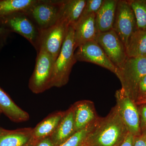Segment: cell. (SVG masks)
Returning a JSON list of instances; mask_svg holds the SVG:
<instances>
[{"instance_id": "19", "label": "cell", "mask_w": 146, "mask_h": 146, "mask_svg": "<svg viewBox=\"0 0 146 146\" xmlns=\"http://www.w3.org/2000/svg\"><path fill=\"white\" fill-rule=\"evenodd\" d=\"M128 57H146V30L137 29L129 36L125 46Z\"/></svg>"}, {"instance_id": "26", "label": "cell", "mask_w": 146, "mask_h": 146, "mask_svg": "<svg viewBox=\"0 0 146 146\" xmlns=\"http://www.w3.org/2000/svg\"><path fill=\"white\" fill-rule=\"evenodd\" d=\"M146 99V75L141 80L138 85L136 103Z\"/></svg>"}, {"instance_id": "3", "label": "cell", "mask_w": 146, "mask_h": 146, "mask_svg": "<svg viewBox=\"0 0 146 146\" xmlns=\"http://www.w3.org/2000/svg\"><path fill=\"white\" fill-rule=\"evenodd\" d=\"M146 75V57H128L116 76L126 95L136 102L139 84Z\"/></svg>"}, {"instance_id": "21", "label": "cell", "mask_w": 146, "mask_h": 146, "mask_svg": "<svg viewBox=\"0 0 146 146\" xmlns=\"http://www.w3.org/2000/svg\"><path fill=\"white\" fill-rule=\"evenodd\" d=\"M37 0H2L0 1V17L13 13L27 12Z\"/></svg>"}, {"instance_id": "6", "label": "cell", "mask_w": 146, "mask_h": 146, "mask_svg": "<svg viewBox=\"0 0 146 146\" xmlns=\"http://www.w3.org/2000/svg\"><path fill=\"white\" fill-rule=\"evenodd\" d=\"M112 29L125 47L129 36L138 29L135 14L128 1L118 0Z\"/></svg>"}, {"instance_id": "31", "label": "cell", "mask_w": 146, "mask_h": 146, "mask_svg": "<svg viewBox=\"0 0 146 146\" xmlns=\"http://www.w3.org/2000/svg\"><path fill=\"white\" fill-rule=\"evenodd\" d=\"M25 146H34V143H31L28 144V145H27Z\"/></svg>"}, {"instance_id": "8", "label": "cell", "mask_w": 146, "mask_h": 146, "mask_svg": "<svg viewBox=\"0 0 146 146\" xmlns=\"http://www.w3.org/2000/svg\"><path fill=\"white\" fill-rule=\"evenodd\" d=\"M96 41L110 61L118 69L121 68L128 56L125 46L116 33L113 29L99 33Z\"/></svg>"}, {"instance_id": "27", "label": "cell", "mask_w": 146, "mask_h": 146, "mask_svg": "<svg viewBox=\"0 0 146 146\" xmlns=\"http://www.w3.org/2000/svg\"><path fill=\"white\" fill-rule=\"evenodd\" d=\"M34 144V146H56L53 142L50 136L36 141Z\"/></svg>"}, {"instance_id": "29", "label": "cell", "mask_w": 146, "mask_h": 146, "mask_svg": "<svg viewBox=\"0 0 146 146\" xmlns=\"http://www.w3.org/2000/svg\"><path fill=\"white\" fill-rule=\"evenodd\" d=\"M134 136L131 133H129L125 140L119 146H133Z\"/></svg>"}, {"instance_id": "30", "label": "cell", "mask_w": 146, "mask_h": 146, "mask_svg": "<svg viewBox=\"0 0 146 146\" xmlns=\"http://www.w3.org/2000/svg\"><path fill=\"white\" fill-rule=\"evenodd\" d=\"M137 105L141 104H146V99L143 100L141 101L138 102L136 103Z\"/></svg>"}, {"instance_id": "2", "label": "cell", "mask_w": 146, "mask_h": 146, "mask_svg": "<svg viewBox=\"0 0 146 146\" xmlns=\"http://www.w3.org/2000/svg\"><path fill=\"white\" fill-rule=\"evenodd\" d=\"M75 50L74 29L70 25L60 52L54 64L51 88L62 87L68 83L72 68L77 61L75 57Z\"/></svg>"}, {"instance_id": "7", "label": "cell", "mask_w": 146, "mask_h": 146, "mask_svg": "<svg viewBox=\"0 0 146 146\" xmlns=\"http://www.w3.org/2000/svg\"><path fill=\"white\" fill-rule=\"evenodd\" d=\"M116 106L129 132L133 136L141 134L138 105L121 89L116 91Z\"/></svg>"}, {"instance_id": "22", "label": "cell", "mask_w": 146, "mask_h": 146, "mask_svg": "<svg viewBox=\"0 0 146 146\" xmlns=\"http://www.w3.org/2000/svg\"><path fill=\"white\" fill-rule=\"evenodd\" d=\"M136 18L138 29L146 30V0L128 1Z\"/></svg>"}, {"instance_id": "24", "label": "cell", "mask_w": 146, "mask_h": 146, "mask_svg": "<svg viewBox=\"0 0 146 146\" xmlns=\"http://www.w3.org/2000/svg\"><path fill=\"white\" fill-rule=\"evenodd\" d=\"M104 0H87L80 16V18H85L93 14H96L102 6Z\"/></svg>"}, {"instance_id": "11", "label": "cell", "mask_w": 146, "mask_h": 146, "mask_svg": "<svg viewBox=\"0 0 146 146\" xmlns=\"http://www.w3.org/2000/svg\"><path fill=\"white\" fill-rule=\"evenodd\" d=\"M77 61L89 62L106 68L117 74L118 69L110 61L96 40L78 47L74 52Z\"/></svg>"}, {"instance_id": "10", "label": "cell", "mask_w": 146, "mask_h": 146, "mask_svg": "<svg viewBox=\"0 0 146 146\" xmlns=\"http://www.w3.org/2000/svg\"><path fill=\"white\" fill-rule=\"evenodd\" d=\"M69 26L66 21L59 18L52 26L42 31L40 48H44L54 61L60 52Z\"/></svg>"}, {"instance_id": "28", "label": "cell", "mask_w": 146, "mask_h": 146, "mask_svg": "<svg viewBox=\"0 0 146 146\" xmlns=\"http://www.w3.org/2000/svg\"><path fill=\"white\" fill-rule=\"evenodd\" d=\"M133 146H146L145 133H142L140 136H134Z\"/></svg>"}, {"instance_id": "12", "label": "cell", "mask_w": 146, "mask_h": 146, "mask_svg": "<svg viewBox=\"0 0 146 146\" xmlns=\"http://www.w3.org/2000/svg\"><path fill=\"white\" fill-rule=\"evenodd\" d=\"M96 14L78 20L74 26L75 49L89 41L96 40L99 32L96 23Z\"/></svg>"}, {"instance_id": "14", "label": "cell", "mask_w": 146, "mask_h": 146, "mask_svg": "<svg viewBox=\"0 0 146 146\" xmlns=\"http://www.w3.org/2000/svg\"><path fill=\"white\" fill-rule=\"evenodd\" d=\"M76 132L72 105L69 109L64 111V115L59 124L50 137L56 145L59 146Z\"/></svg>"}, {"instance_id": "32", "label": "cell", "mask_w": 146, "mask_h": 146, "mask_svg": "<svg viewBox=\"0 0 146 146\" xmlns=\"http://www.w3.org/2000/svg\"><path fill=\"white\" fill-rule=\"evenodd\" d=\"M2 31V29L0 28V33H1Z\"/></svg>"}, {"instance_id": "23", "label": "cell", "mask_w": 146, "mask_h": 146, "mask_svg": "<svg viewBox=\"0 0 146 146\" xmlns=\"http://www.w3.org/2000/svg\"><path fill=\"white\" fill-rule=\"evenodd\" d=\"M97 120L83 129L76 131L72 137L59 146H84L86 136L94 127Z\"/></svg>"}, {"instance_id": "18", "label": "cell", "mask_w": 146, "mask_h": 146, "mask_svg": "<svg viewBox=\"0 0 146 146\" xmlns=\"http://www.w3.org/2000/svg\"><path fill=\"white\" fill-rule=\"evenodd\" d=\"M0 110L11 120L15 122L26 121L29 119L28 113L17 106L1 87Z\"/></svg>"}, {"instance_id": "4", "label": "cell", "mask_w": 146, "mask_h": 146, "mask_svg": "<svg viewBox=\"0 0 146 146\" xmlns=\"http://www.w3.org/2000/svg\"><path fill=\"white\" fill-rule=\"evenodd\" d=\"M54 60L43 47L37 52L35 67L30 78L29 87L35 94L44 92L51 88Z\"/></svg>"}, {"instance_id": "17", "label": "cell", "mask_w": 146, "mask_h": 146, "mask_svg": "<svg viewBox=\"0 0 146 146\" xmlns=\"http://www.w3.org/2000/svg\"><path fill=\"white\" fill-rule=\"evenodd\" d=\"M64 114V111L51 113L33 128L32 142L34 143L50 136L56 129Z\"/></svg>"}, {"instance_id": "1", "label": "cell", "mask_w": 146, "mask_h": 146, "mask_svg": "<svg viewBox=\"0 0 146 146\" xmlns=\"http://www.w3.org/2000/svg\"><path fill=\"white\" fill-rule=\"evenodd\" d=\"M129 133L116 105L107 116L99 117L86 136L84 146H119Z\"/></svg>"}, {"instance_id": "16", "label": "cell", "mask_w": 146, "mask_h": 146, "mask_svg": "<svg viewBox=\"0 0 146 146\" xmlns=\"http://www.w3.org/2000/svg\"><path fill=\"white\" fill-rule=\"evenodd\" d=\"M118 0H104L96 14V23L99 33L112 29Z\"/></svg>"}, {"instance_id": "20", "label": "cell", "mask_w": 146, "mask_h": 146, "mask_svg": "<svg viewBox=\"0 0 146 146\" xmlns=\"http://www.w3.org/2000/svg\"><path fill=\"white\" fill-rule=\"evenodd\" d=\"M86 0L63 1L60 19L66 21L69 25L74 26L80 18L86 3Z\"/></svg>"}, {"instance_id": "9", "label": "cell", "mask_w": 146, "mask_h": 146, "mask_svg": "<svg viewBox=\"0 0 146 146\" xmlns=\"http://www.w3.org/2000/svg\"><path fill=\"white\" fill-rule=\"evenodd\" d=\"M7 20L9 26L30 42L38 52L40 48L42 31L26 12H20L9 15Z\"/></svg>"}, {"instance_id": "34", "label": "cell", "mask_w": 146, "mask_h": 146, "mask_svg": "<svg viewBox=\"0 0 146 146\" xmlns=\"http://www.w3.org/2000/svg\"><path fill=\"white\" fill-rule=\"evenodd\" d=\"M146 134V133H145Z\"/></svg>"}, {"instance_id": "13", "label": "cell", "mask_w": 146, "mask_h": 146, "mask_svg": "<svg viewBox=\"0 0 146 146\" xmlns=\"http://www.w3.org/2000/svg\"><path fill=\"white\" fill-rule=\"evenodd\" d=\"M76 132L83 129L99 117L93 102L82 100L72 105Z\"/></svg>"}, {"instance_id": "15", "label": "cell", "mask_w": 146, "mask_h": 146, "mask_svg": "<svg viewBox=\"0 0 146 146\" xmlns=\"http://www.w3.org/2000/svg\"><path fill=\"white\" fill-rule=\"evenodd\" d=\"M32 128L9 130L0 127V146H25L33 143Z\"/></svg>"}, {"instance_id": "25", "label": "cell", "mask_w": 146, "mask_h": 146, "mask_svg": "<svg viewBox=\"0 0 146 146\" xmlns=\"http://www.w3.org/2000/svg\"><path fill=\"white\" fill-rule=\"evenodd\" d=\"M139 117H140V125L141 133H146V104H141L138 105Z\"/></svg>"}, {"instance_id": "33", "label": "cell", "mask_w": 146, "mask_h": 146, "mask_svg": "<svg viewBox=\"0 0 146 146\" xmlns=\"http://www.w3.org/2000/svg\"><path fill=\"white\" fill-rule=\"evenodd\" d=\"M0 113H1V110H0Z\"/></svg>"}, {"instance_id": "5", "label": "cell", "mask_w": 146, "mask_h": 146, "mask_svg": "<svg viewBox=\"0 0 146 146\" xmlns=\"http://www.w3.org/2000/svg\"><path fill=\"white\" fill-rule=\"evenodd\" d=\"M63 1L37 0L26 13L42 31L54 25L60 18Z\"/></svg>"}]
</instances>
